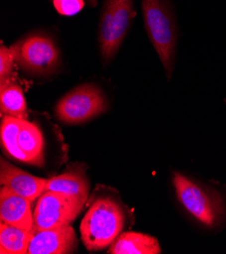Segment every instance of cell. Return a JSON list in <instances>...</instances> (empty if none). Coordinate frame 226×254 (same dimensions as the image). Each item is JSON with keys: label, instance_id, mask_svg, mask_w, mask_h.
Masks as SVG:
<instances>
[{"label": "cell", "instance_id": "cell-1", "mask_svg": "<svg viewBox=\"0 0 226 254\" xmlns=\"http://www.w3.org/2000/svg\"><path fill=\"white\" fill-rule=\"evenodd\" d=\"M145 30L169 80L174 68L178 25L169 0H142Z\"/></svg>", "mask_w": 226, "mask_h": 254}, {"label": "cell", "instance_id": "cell-2", "mask_svg": "<svg viewBox=\"0 0 226 254\" xmlns=\"http://www.w3.org/2000/svg\"><path fill=\"white\" fill-rule=\"evenodd\" d=\"M125 212L112 197H99L87 210L80 223V236L85 248L98 251L109 247L121 234Z\"/></svg>", "mask_w": 226, "mask_h": 254}, {"label": "cell", "instance_id": "cell-3", "mask_svg": "<svg viewBox=\"0 0 226 254\" xmlns=\"http://www.w3.org/2000/svg\"><path fill=\"white\" fill-rule=\"evenodd\" d=\"M172 185L182 207L199 223L215 228L224 221V201L217 192L201 187L179 172L173 173Z\"/></svg>", "mask_w": 226, "mask_h": 254}, {"label": "cell", "instance_id": "cell-4", "mask_svg": "<svg viewBox=\"0 0 226 254\" xmlns=\"http://www.w3.org/2000/svg\"><path fill=\"white\" fill-rule=\"evenodd\" d=\"M136 12L133 0H106L100 13L98 45L106 64L111 62L126 37Z\"/></svg>", "mask_w": 226, "mask_h": 254}, {"label": "cell", "instance_id": "cell-5", "mask_svg": "<svg viewBox=\"0 0 226 254\" xmlns=\"http://www.w3.org/2000/svg\"><path fill=\"white\" fill-rule=\"evenodd\" d=\"M109 108V101L97 85L84 83L63 95L55 107V117L66 125H81L102 114Z\"/></svg>", "mask_w": 226, "mask_h": 254}, {"label": "cell", "instance_id": "cell-6", "mask_svg": "<svg viewBox=\"0 0 226 254\" xmlns=\"http://www.w3.org/2000/svg\"><path fill=\"white\" fill-rule=\"evenodd\" d=\"M15 63L30 75L49 76L61 65L60 51L56 43L46 35L28 36L10 47Z\"/></svg>", "mask_w": 226, "mask_h": 254}, {"label": "cell", "instance_id": "cell-7", "mask_svg": "<svg viewBox=\"0 0 226 254\" xmlns=\"http://www.w3.org/2000/svg\"><path fill=\"white\" fill-rule=\"evenodd\" d=\"M76 197L54 190H45L37 200L34 215V231L56 229L70 226L83 208Z\"/></svg>", "mask_w": 226, "mask_h": 254}, {"label": "cell", "instance_id": "cell-8", "mask_svg": "<svg viewBox=\"0 0 226 254\" xmlns=\"http://www.w3.org/2000/svg\"><path fill=\"white\" fill-rule=\"evenodd\" d=\"M77 237L71 226L35 231L29 254H68L77 248Z\"/></svg>", "mask_w": 226, "mask_h": 254}, {"label": "cell", "instance_id": "cell-9", "mask_svg": "<svg viewBox=\"0 0 226 254\" xmlns=\"http://www.w3.org/2000/svg\"><path fill=\"white\" fill-rule=\"evenodd\" d=\"M0 162V183L2 187L9 189L31 202L45 191L47 180L23 171L6 162L3 158Z\"/></svg>", "mask_w": 226, "mask_h": 254}, {"label": "cell", "instance_id": "cell-10", "mask_svg": "<svg viewBox=\"0 0 226 254\" xmlns=\"http://www.w3.org/2000/svg\"><path fill=\"white\" fill-rule=\"evenodd\" d=\"M32 202L9 189H0V219L1 222L26 230H34Z\"/></svg>", "mask_w": 226, "mask_h": 254}, {"label": "cell", "instance_id": "cell-11", "mask_svg": "<svg viewBox=\"0 0 226 254\" xmlns=\"http://www.w3.org/2000/svg\"><path fill=\"white\" fill-rule=\"evenodd\" d=\"M45 190H54L63 192L70 196L76 197L84 205L89 191V184L85 175V167H71L66 172L47 180Z\"/></svg>", "mask_w": 226, "mask_h": 254}, {"label": "cell", "instance_id": "cell-12", "mask_svg": "<svg viewBox=\"0 0 226 254\" xmlns=\"http://www.w3.org/2000/svg\"><path fill=\"white\" fill-rule=\"evenodd\" d=\"M109 254H159L160 245L156 238L137 232L120 234L109 246Z\"/></svg>", "mask_w": 226, "mask_h": 254}, {"label": "cell", "instance_id": "cell-13", "mask_svg": "<svg viewBox=\"0 0 226 254\" xmlns=\"http://www.w3.org/2000/svg\"><path fill=\"white\" fill-rule=\"evenodd\" d=\"M17 145L26 156L27 163L43 166L45 162V142L39 127L24 120L17 137Z\"/></svg>", "mask_w": 226, "mask_h": 254}, {"label": "cell", "instance_id": "cell-14", "mask_svg": "<svg viewBox=\"0 0 226 254\" xmlns=\"http://www.w3.org/2000/svg\"><path fill=\"white\" fill-rule=\"evenodd\" d=\"M1 113L17 119H28V108L21 88L12 78L0 82Z\"/></svg>", "mask_w": 226, "mask_h": 254}, {"label": "cell", "instance_id": "cell-15", "mask_svg": "<svg viewBox=\"0 0 226 254\" xmlns=\"http://www.w3.org/2000/svg\"><path fill=\"white\" fill-rule=\"evenodd\" d=\"M35 231L26 230L1 222L0 225V253L26 254Z\"/></svg>", "mask_w": 226, "mask_h": 254}, {"label": "cell", "instance_id": "cell-16", "mask_svg": "<svg viewBox=\"0 0 226 254\" xmlns=\"http://www.w3.org/2000/svg\"><path fill=\"white\" fill-rule=\"evenodd\" d=\"M23 121L24 120L4 115L1 121L0 136H1V146L5 153L15 160L27 163L26 156L17 145V137Z\"/></svg>", "mask_w": 226, "mask_h": 254}, {"label": "cell", "instance_id": "cell-17", "mask_svg": "<svg viewBox=\"0 0 226 254\" xmlns=\"http://www.w3.org/2000/svg\"><path fill=\"white\" fill-rule=\"evenodd\" d=\"M86 1L96 4V0H53L56 10L65 16H71L78 13L85 5Z\"/></svg>", "mask_w": 226, "mask_h": 254}, {"label": "cell", "instance_id": "cell-18", "mask_svg": "<svg viewBox=\"0 0 226 254\" xmlns=\"http://www.w3.org/2000/svg\"><path fill=\"white\" fill-rule=\"evenodd\" d=\"M15 59L10 48L1 44L0 48V82L10 79Z\"/></svg>", "mask_w": 226, "mask_h": 254}]
</instances>
